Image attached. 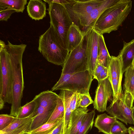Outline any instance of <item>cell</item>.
Instances as JSON below:
<instances>
[{
    "mask_svg": "<svg viewBox=\"0 0 134 134\" xmlns=\"http://www.w3.org/2000/svg\"><path fill=\"white\" fill-rule=\"evenodd\" d=\"M26 47L24 44H12L9 41L5 45L9 54L13 75L12 98L10 114L16 117L21 107L24 87L22 58Z\"/></svg>",
    "mask_w": 134,
    "mask_h": 134,
    "instance_id": "1",
    "label": "cell"
},
{
    "mask_svg": "<svg viewBox=\"0 0 134 134\" xmlns=\"http://www.w3.org/2000/svg\"><path fill=\"white\" fill-rule=\"evenodd\" d=\"M132 5L131 0H119L102 14L93 27L102 35L118 30L130 13Z\"/></svg>",
    "mask_w": 134,
    "mask_h": 134,
    "instance_id": "2",
    "label": "cell"
},
{
    "mask_svg": "<svg viewBox=\"0 0 134 134\" xmlns=\"http://www.w3.org/2000/svg\"><path fill=\"white\" fill-rule=\"evenodd\" d=\"M38 51L48 62L58 65L65 62L69 52L62 45L52 25L39 37Z\"/></svg>",
    "mask_w": 134,
    "mask_h": 134,
    "instance_id": "3",
    "label": "cell"
},
{
    "mask_svg": "<svg viewBox=\"0 0 134 134\" xmlns=\"http://www.w3.org/2000/svg\"><path fill=\"white\" fill-rule=\"evenodd\" d=\"M93 79L88 70L73 74H61L52 91L66 90L90 96L89 91Z\"/></svg>",
    "mask_w": 134,
    "mask_h": 134,
    "instance_id": "4",
    "label": "cell"
},
{
    "mask_svg": "<svg viewBox=\"0 0 134 134\" xmlns=\"http://www.w3.org/2000/svg\"><path fill=\"white\" fill-rule=\"evenodd\" d=\"M4 42L0 40V99L12 103L13 75L8 52Z\"/></svg>",
    "mask_w": 134,
    "mask_h": 134,
    "instance_id": "5",
    "label": "cell"
},
{
    "mask_svg": "<svg viewBox=\"0 0 134 134\" xmlns=\"http://www.w3.org/2000/svg\"><path fill=\"white\" fill-rule=\"evenodd\" d=\"M45 2L49 4L47 10L50 18V24L58 35L62 46L67 49V35L70 26L73 24V22L64 6L57 3Z\"/></svg>",
    "mask_w": 134,
    "mask_h": 134,
    "instance_id": "6",
    "label": "cell"
},
{
    "mask_svg": "<svg viewBox=\"0 0 134 134\" xmlns=\"http://www.w3.org/2000/svg\"><path fill=\"white\" fill-rule=\"evenodd\" d=\"M84 38L69 53L62 66V74H73L88 70V60L83 44Z\"/></svg>",
    "mask_w": 134,
    "mask_h": 134,
    "instance_id": "7",
    "label": "cell"
},
{
    "mask_svg": "<svg viewBox=\"0 0 134 134\" xmlns=\"http://www.w3.org/2000/svg\"><path fill=\"white\" fill-rule=\"evenodd\" d=\"M84 32L83 44L88 60V70L93 77L98 64L99 34L93 27L88 29Z\"/></svg>",
    "mask_w": 134,
    "mask_h": 134,
    "instance_id": "8",
    "label": "cell"
},
{
    "mask_svg": "<svg viewBox=\"0 0 134 134\" xmlns=\"http://www.w3.org/2000/svg\"><path fill=\"white\" fill-rule=\"evenodd\" d=\"M108 69V78L113 91V100H119L122 95L121 82L123 73L121 58L119 55L111 56Z\"/></svg>",
    "mask_w": 134,
    "mask_h": 134,
    "instance_id": "9",
    "label": "cell"
},
{
    "mask_svg": "<svg viewBox=\"0 0 134 134\" xmlns=\"http://www.w3.org/2000/svg\"><path fill=\"white\" fill-rule=\"evenodd\" d=\"M104 0H76L75 3L65 5L74 24L78 25L79 19L90 13Z\"/></svg>",
    "mask_w": 134,
    "mask_h": 134,
    "instance_id": "10",
    "label": "cell"
},
{
    "mask_svg": "<svg viewBox=\"0 0 134 134\" xmlns=\"http://www.w3.org/2000/svg\"><path fill=\"white\" fill-rule=\"evenodd\" d=\"M98 82L93 104L95 109L103 112L106 110L108 101L113 96L112 88L108 77Z\"/></svg>",
    "mask_w": 134,
    "mask_h": 134,
    "instance_id": "11",
    "label": "cell"
},
{
    "mask_svg": "<svg viewBox=\"0 0 134 134\" xmlns=\"http://www.w3.org/2000/svg\"><path fill=\"white\" fill-rule=\"evenodd\" d=\"M132 109L126 105L121 98L119 100L112 101L107 108L106 111L110 116L120 120L126 125H134Z\"/></svg>",
    "mask_w": 134,
    "mask_h": 134,
    "instance_id": "12",
    "label": "cell"
},
{
    "mask_svg": "<svg viewBox=\"0 0 134 134\" xmlns=\"http://www.w3.org/2000/svg\"><path fill=\"white\" fill-rule=\"evenodd\" d=\"M119 0H104L100 5L95 8L88 15L80 18L79 21L83 32L88 29L93 27L102 14L107 9Z\"/></svg>",
    "mask_w": 134,
    "mask_h": 134,
    "instance_id": "13",
    "label": "cell"
},
{
    "mask_svg": "<svg viewBox=\"0 0 134 134\" xmlns=\"http://www.w3.org/2000/svg\"><path fill=\"white\" fill-rule=\"evenodd\" d=\"M89 111L87 108L78 107L72 111L67 134H77Z\"/></svg>",
    "mask_w": 134,
    "mask_h": 134,
    "instance_id": "14",
    "label": "cell"
},
{
    "mask_svg": "<svg viewBox=\"0 0 134 134\" xmlns=\"http://www.w3.org/2000/svg\"><path fill=\"white\" fill-rule=\"evenodd\" d=\"M84 33L79 26L73 24L68 32L66 39L67 49L69 53L77 47L84 39Z\"/></svg>",
    "mask_w": 134,
    "mask_h": 134,
    "instance_id": "15",
    "label": "cell"
},
{
    "mask_svg": "<svg viewBox=\"0 0 134 134\" xmlns=\"http://www.w3.org/2000/svg\"><path fill=\"white\" fill-rule=\"evenodd\" d=\"M27 11L32 19H42L46 16V3L41 0H30L27 6Z\"/></svg>",
    "mask_w": 134,
    "mask_h": 134,
    "instance_id": "16",
    "label": "cell"
},
{
    "mask_svg": "<svg viewBox=\"0 0 134 134\" xmlns=\"http://www.w3.org/2000/svg\"><path fill=\"white\" fill-rule=\"evenodd\" d=\"M121 58L122 72L132 65L134 59V39L129 42H123V46L119 54Z\"/></svg>",
    "mask_w": 134,
    "mask_h": 134,
    "instance_id": "17",
    "label": "cell"
},
{
    "mask_svg": "<svg viewBox=\"0 0 134 134\" xmlns=\"http://www.w3.org/2000/svg\"><path fill=\"white\" fill-rule=\"evenodd\" d=\"M73 92L66 90H61L58 95L63 101L64 107L63 134H67L68 125L72 112L70 102Z\"/></svg>",
    "mask_w": 134,
    "mask_h": 134,
    "instance_id": "18",
    "label": "cell"
},
{
    "mask_svg": "<svg viewBox=\"0 0 134 134\" xmlns=\"http://www.w3.org/2000/svg\"><path fill=\"white\" fill-rule=\"evenodd\" d=\"M117 120L116 118L109 116L105 113L98 115L95 120L94 126L98 129L99 132L110 134L111 127Z\"/></svg>",
    "mask_w": 134,
    "mask_h": 134,
    "instance_id": "19",
    "label": "cell"
},
{
    "mask_svg": "<svg viewBox=\"0 0 134 134\" xmlns=\"http://www.w3.org/2000/svg\"><path fill=\"white\" fill-rule=\"evenodd\" d=\"M36 111L37 114L32 120L31 131L47 123L54 111L46 109L38 104Z\"/></svg>",
    "mask_w": 134,
    "mask_h": 134,
    "instance_id": "20",
    "label": "cell"
},
{
    "mask_svg": "<svg viewBox=\"0 0 134 134\" xmlns=\"http://www.w3.org/2000/svg\"><path fill=\"white\" fill-rule=\"evenodd\" d=\"M99 51L98 64L108 68L111 59L106 47L103 35L99 34Z\"/></svg>",
    "mask_w": 134,
    "mask_h": 134,
    "instance_id": "21",
    "label": "cell"
},
{
    "mask_svg": "<svg viewBox=\"0 0 134 134\" xmlns=\"http://www.w3.org/2000/svg\"><path fill=\"white\" fill-rule=\"evenodd\" d=\"M27 1V0H0V12L7 9L23 13Z\"/></svg>",
    "mask_w": 134,
    "mask_h": 134,
    "instance_id": "22",
    "label": "cell"
},
{
    "mask_svg": "<svg viewBox=\"0 0 134 134\" xmlns=\"http://www.w3.org/2000/svg\"><path fill=\"white\" fill-rule=\"evenodd\" d=\"M124 85V92L130 93L133 96L134 91V66L132 65L125 71Z\"/></svg>",
    "mask_w": 134,
    "mask_h": 134,
    "instance_id": "23",
    "label": "cell"
},
{
    "mask_svg": "<svg viewBox=\"0 0 134 134\" xmlns=\"http://www.w3.org/2000/svg\"><path fill=\"white\" fill-rule=\"evenodd\" d=\"M37 107V101L34 98L31 101L21 106L17 118H24L30 116L35 112Z\"/></svg>",
    "mask_w": 134,
    "mask_h": 134,
    "instance_id": "24",
    "label": "cell"
},
{
    "mask_svg": "<svg viewBox=\"0 0 134 134\" xmlns=\"http://www.w3.org/2000/svg\"><path fill=\"white\" fill-rule=\"evenodd\" d=\"M96 113L94 110L88 113L77 134H87L92 129L94 123Z\"/></svg>",
    "mask_w": 134,
    "mask_h": 134,
    "instance_id": "25",
    "label": "cell"
},
{
    "mask_svg": "<svg viewBox=\"0 0 134 134\" xmlns=\"http://www.w3.org/2000/svg\"><path fill=\"white\" fill-rule=\"evenodd\" d=\"M36 110L30 116L24 118H17L7 127L0 131L4 133L10 132L22 126L33 119L37 115Z\"/></svg>",
    "mask_w": 134,
    "mask_h": 134,
    "instance_id": "26",
    "label": "cell"
},
{
    "mask_svg": "<svg viewBox=\"0 0 134 134\" xmlns=\"http://www.w3.org/2000/svg\"><path fill=\"white\" fill-rule=\"evenodd\" d=\"M64 107L63 101L59 96L57 105L47 123L60 120L63 118Z\"/></svg>",
    "mask_w": 134,
    "mask_h": 134,
    "instance_id": "27",
    "label": "cell"
},
{
    "mask_svg": "<svg viewBox=\"0 0 134 134\" xmlns=\"http://www.w3.org/2000/svg\"><path fill=\"white\" fill-rule=\"evenodd\" d=\"M61 120L46 123L38 128L31 131L30 132V134H50Z\"/></svg>",
    "mask_w": 134,
    "mask_h": 134,
    "instance_id": "28",
    "label": "cell"
},
{
    "mask_svg": "<svg viewBox=\"0 0 134 134\" xmlns=\"http://www.w3.org/2000/svg\"><path fill=\"white\" fill-rule=\"evenodd\" d=\"M93 101L90 96L78 93L76 106L77 108H87Z\"/></svg>",
    "mask_w": 134,
    "mask_h": 134,
    "instance_id": "29",
    "label": "cell"
},
{
    "mask_svg": "<svg viewBox=\"0 0 134 134\" xmlns=\"http://www.w3.org/2000/svg\"><path fill=\"white\" fill-rule=\"evenodd\" d=\"M18 118L10 115H0V131L3 130L10 125Z\"/></svg>",
    "mask_w": 134,
    "mask_h": 134,
    "instance_id": "30",
    "label": "cell"
},
{
    "mask_svg": "<svg viewBox=\"0 0 134 134\" xmlns=\"http://www.w3.org/2000/svg\"><path fill=\"white\" fill-rule=\"evenodd\" d=\"M128 132V129L122 122L118 120L112 125L110 134H125Z\"/></svg>",
    "mask_w": 134,
    "mask_h": 134,
    "instance_id": "31",
    "label": "cell"
},
{
    "mask_svg": "<svg viewBox=\"0 0 134 134\" xmlns=\"http://www.w3.org/2000/svg\"><path fill=\"white\" fill-rule=\"evenodd\" d=\"M33 119L22 126L10 132L4 133L0 132H2L3 134H21L25 133H30L31 131V125Z\"/></svg>",
    "mask_w": 134,
    "mask_h": 134,
    "instance_id": "32",
    "label": "cell"
},
{
    "mask_svg": "<svg viewBox=\"0 0 134 134\" xmlns=\"http://www.w3.org/2000/svg\"><path fill=\"white\" fill-rule=\"evenodd\" d=\"M16 12L14 10L5 9L0 12V21H7L13 13Z\"/></svg>",
    "mask_w": 134,
    "mask_h": 134,
    "instance_id": "33",
    "label": "cell"
},
{
    "mask_svg": "<svg viewBox=\"0 0 134 134\" xmlns=\"http://www.w3.org/2000/svg\"><path fill=\"white\" fill-rule=\"evenodd\" d=\"M77 94V92H73L70 98V104L72 111L77 108L76 104Z\"/></svg>",
    "mask_w": 134,
    "mask_h": 134,
    "instance_id": "34",
    "label": "cell"
},
{
    "mask_svg": "<svg viewBox=\"0 0 134 134\" xmlns=\"http://www.w3.org/2000/svg\"><path fill=\"white\" fill-rule=\"evenodd\" d=\"M63 118L61 119L50 134H63Z\"/></svg>",
    "mask_w": 134,
    "mask_h": 134,
    "instance_id": "35",
    "label": "cell"
},
{
    "mask_svg": "<svg viewBox=\"0 0 134 134\" xmlns=\"http://www.w3.org/2000/svg\"><path fill=\"white\" fill-rule=\"evenodd\" d=\"M109 76L108 68H105L95 78L98 82L104 80L107 78Z\"/></svg>",
    "mask_w": 134,
    "mask_h": 134,
    "instance_id": "36",
    "label": "cell"
},
{
    "mask_svg": "<svg viewBox=\"0 0 134 134\" xmlns=\"http://www.w3.org/2000/svg\"><path fill=\"white\" fill-rule=\"evenodd\" d=\"M46 2L55 3L60 4L64 6L65 5L73 4L75 3L76 0H43Z\"/></svg>",
    "mask_w": 134,
    "mask_h": 134,
    "instance_id": "37",
    "label": "cell"
},
{
    "mask_svg": "<svg viewBox=\"0 0 134 134\" xmlns=\"http://www.w3.org/2000/svg\"><path fill=\"white\" fill-rule=\"evenodd\" d=\"M105 68V67L102 65L98 64L94 70L93 76V79H95L97 76Z\"/></svg>",
    "mask_w": 134,
    "mask_h": 134,
    "instance_id": "38",
    "label": "cell"
},
{
    "mask_svg": "<svg viewBox=\"0 0 134 134\" xmlns=\"http://www.w3.org/2000/svg\"><path fill=\"white\" fill-rule=\"evenodd\" d=\"M128 132L129 134H134V126H131L128 129Z\"/></svg>",
    "mask_w": 134,
    "mask_h": 134,
    "instance_id": "39",
    "label": "cell"
},
{
    "mask_svg": "<svg viewBox=\"0 0 134 134\" xmlns=\"http://www.w3.org/2000/svg\"><path fill=\"white\" fill-rule=\"evenodd\" d=\"M5 103L2 100L0 99V109L1 110L3 108Z\"/></svg>",
    "mask_w": 134,
    "mask_h": 134,
    "instance_id": "40",
    "label": "cell"
},
{
    "mask_svg": "<svg viewBox=\"0 0 134 134\" xmlns=\"http://www.w3.org/2000/svg\"><path fill=\"white\" fill-rule=\"evenodd\" d=\"M133 118L134 121V106L132 109Z\"/></svg>",
    "mask_w": 134,
    "mask_h": 134,
    "instance_id": "41",
    "label": "cell"
},
{
    "mask_svg": "<svg viewBox=\"0 0 134 134\" xmlns=\"http://www.w3.org/2000/svg\"><path fill=\"white\" fill-rule=\"evenodd\" d=\"M21 134H30V133H25Z\"/></svg>",
    "mask_w": 134,
    "mask_h": 134,
    "instance_id": "42",
    "label": "cell"
},
{
    "mask_svg": "<svg viewBox=\"0 0 134 134\" xmlns=\"http://www.w3.org/2000/svg\"><path fill=\"white\" fill-rule=\"evenodd\" d=\"M134 66V59L132 65Z\"/></svg>",
    "mask_w": 134,
    "mask_h": 134,
    "instance_id": "43",
    "label": "cell"
},
{
    "mask_svg": "<svg viewBox=\"0 0 134 134\" xmlns=\"http://www.w3.org/2000/svg\"><path fill=\"white\" fill-rule=\"evenodd\" d=\"M133 98L134 99V93H133Z\"/></svg>",
    "mask_w": 134,
    "mask_h": 134,
    "instance_id": "44",
    "label": "cell"
}]
</instances>
